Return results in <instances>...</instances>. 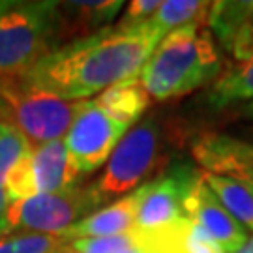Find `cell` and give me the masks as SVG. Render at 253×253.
I'll use <instances>...</instances> for the list:
<instances>
[{
  "label": "cell",
  "mask_w": 253,
  "mask_h": 253,
  "mask_svg": "<svg viewBox=\"0 0 253 253\" xmlns=\"http://www.w3.org/2000/svg\"><path fill=\"white\" fill-rule=\"evenodd\" d=\"M162 40L150 21L131 28L111 25L94 36L54 49L25 79L64 100H86L139 75Z\"/></svg>",
  "instance_id": "6da1fadb"
},
{
  "label": "cell",
  "mask_w": 253,
  "mask_h": 253,
  "mask_svg": "<svg viewBox=\"0 0 253 253\" xmlns=\"http://www.w3.org/2000/svg\"><path fill=\"white\" fill-rule=\"evenodd\" d=\"M221 75V56L203 25L169 32L146 60L139 79L150 98L167 101L197 90Z\"/></svg>",
  "instance_id": "7a4b0ae2"
},
{
  "label": "cell",
  "mask_w": 253,
  "mask_h": 253,
  "mask_svg": "<svg viewBox=\"0 0 253 253\" xmlns=\"http://www.w3.org/2000/svg\"><path fill=\"white\" fill-rule=\"evenodd\" d=\"M58 47L56 2L0 0V79L25 77Z\"/></svg>",
  "instance_id": "3957f363"
},
{
  "label": "cell",
  "mask_w": 253,
  "mask_h": 253,
  "mask_svg": "<svg viewBox=\"0 0 253 253\" xmlns=\"http://www.w3.org/2000/svg\"><path fill=\"white\" fill-rule=\"evenodd\" d=\"M86 100H64L25 79H0V124L15 127L28 146L64 141Z\"/></svg>",
  "instance_id": "277c9868"
},
{
  "label": "cell",
  "mask_w": 253,
  "mask_h": 253,
  "mask_svg": "<svg viewBox=\"0 0 253 253\" xmlns=\"http://www.w3.org/2000/svg\"><path fill=\"white\" fill-rule=\"evenodd\" d=\"M101 205L94 186H73L58 193H42L11 201L8 208V233L64 235L70 227L96 212Z\"/></svg>",
  "instance_id": "5b68a950"
},
{
  "label": "cell",
  "mask_w": 253,
  "mask_h": 253,
  "mask_svg": "<svg viewBox=\"0 0 253 253\" xmlns=\"http://www.w3.org/2000/svg\"><path fill=\"white\" fill-rule=\"evenodd\" d=\"M160 150V127L152 118L139 122L120 139L94 186L101 205L137 190L152 172Z\"/></svg>",
  "instance_id": "8992f818"
},
{
  "label": "cell",
  "mask_w": 253,
  "mask_h": 253,
  "mask_svg": "<svg viewBox=\"0 0 253 253\" xmlns=\"http://www.w3.org/2000/svg\"><path fill=\"white\" fill-rule=\"evenodd\" d=\"M81 176L79 167L64 141L30 146L9 172L4 190L9 201L27 199L42 193H58L75 186Z\"/></svg>",
  "instance_id": "52a82bcc"
},
{
  "label": "cell",
  "mask_w": 253,
  "mask_h": 253,
  "mask_svg": "<svg viewBox=\"0 0 253 253\" xmlns=\"http://www.w3.org/2000/svg\"><path fill=\"white\" fill-rule=\"evenodd\" d=\"M129 129L131 126L126 122L111 117L92 100H86L81 113L73 120L64 145L72 154L81 174H88L109 162L120 139Z\"/></svg>",
  "instance_id": "ba28073f"
},
{
  "label": "cell",
  "mask_w": 253,
  "mask_h": 253,
  "mask_svg": "<svg viewBox=\"0 0 253 253\" xmlns=\"http://www.w3.org/2000/svg\"><path fill=\"white\" fill-rule=\"evenodd\" d=\"M184 216L199 225L223 253H238L248 244V233L227 212L199 172L184 197Z\"/></svg>",
  "instance_id": "9c48e42d"
},
{
  "label": "cell",
  "mask_w": 253,
  "mask_h": 253,
  "mask_svg": "<svg viewBox=\"0 0 253 253\" xmlns=\"http://www.w3.org/2000/svg\"><path fill=\"white\" fill-rule=\"evenodd\" d=\"M197 176L199 172L191 171L190 167H178L158 180L148 182V190L137 212L135 229L148 231L186 217L184 197Z\"/></svg>",
  "instance_id": "30bf717a"
},
{
  "label": "cell",
  "mask_w": 253,
  "mask_h": 253,
  "mask_svg": "<svg viewBox=\"0 0 253 253\" xmlns=\"http://www.w3.org/2000/svg\"><path fill=\"white\" fill-rule=\"evenodd\" d=\"M205 172L253 184V145L221 133L201 135L191 146Z\"/></svg>",
  "instance_id": "8fae6325"
},
{
  "label": "cell",
  "mask_w": 253,
  "mask_h": 253,
  "mask_svg": "<svg viewBox=\"0 0 253 253\" xmlns=\"http://www.w3.org/2000/svg\"><path fill=\"white\" fill-rule=\"evenodd\" d=\"M146 190H148V182L141 184L137 190L117 199L115 203L92 212L90 216L70 227L62 236L70 242L77 238H105V236L126 235L131 229H135L137 212Z\"/></svg>",
  "instance_id": "7c38bea8"
},
{
  "label": "cell",
  "mask_w": 253,
  "mask_h": 253,
  "mask_svg": "<svg viewBox=\"0 0 253 253\" xmlns=\"http://www.w3.org/2000/svg\"><path fill=\"white\" fill-rule=\"evenodd\" d=\"M122 0H73L56 2L58 13V45L98 34L111 27L122 11Z\"/></svg>",
  "instance_id": "4fadbf2b"
},
{
  "label": "cell",
  "mask_w": 253,
  "mask_h": 253,
  "mask_svg": "<svg viewBox=\"0 0 253 253\" xmlns=\"http://www.w3.org/2000/svg\"><path fill=\"white\" fill-rule=\"evenodd\" d=\"M143 253H223L210 236L190 217L148 231L135 229Z\"/></svg>",
  "instance_id": "5bb4252c"
},
{
  "label": "cell",
  "mask_w": 253,
  "mask_h": 253,
  "mask_svg": "<svg viewBox=\"0 0 253 253\" xmlns=\"http://www.w3.org/2000/svg\"><path fill=\"white\" fill-rule=\"evenodd\" d=\"M92 101L103 111H107L111 117L118 118L133 127L150 105V94L146 92L139 75H135L109 86L107 90L98 94Z\"/></svg>",
  "instance_id": "9a60e30c"
},
{
  "label": "cell",
  "mask_w": 253,
  "mask_h": 253,
  "mask_svg": "<svg viewBox=\"0 0 253 253\" xmlns=\"http://www.w3.org/2000/svg\"><path fill=\"white\" fill-rule=\"evenodd\" d=\"M201 174L227 212L244 229L253 233V184L205 171Z\"/></svg>",
  "instance_id": "2e32d148"
},
{
  "label": "cell",
  "mask_w": 253,
  "mask_h": 253,
  "mask_svg": "<svg viewBox=\"0 0 253 253\" xmlns=\"http://www.w3.org/2000/svg\"><path fill=\"white\" fill-rule=\"evenodd\" d=\"M208 101L212 107H227L236 101L253 98V56L244 62H235L217 77L208 90Z\"/></svg>",
  "instance_id": "e0dca14e"
},
{
  "label": "cell",
  "mask_w": 253,
  "mask_h": 253,
  "mask_svg": "<svg viewBox=\"0 0 253 253\" xmlns=\"http://www.w3.org/2000/svg\"><path fill=\"white\" fill-rule=\"evenodd\" d=\"M210 8L212 2H203V0H165L160 4L150 23L165 38L172 30L188 25L205 27Z\"/></svg>",
  "instance_id": "ac0fdd59"
},
{
  "label": "cell",
  "mask_w": 253,
  "mask_h": 253,
  "mask_svg": "<svg viewBox=\"0 0 253 253\" xmlns=\"http://www.w3.org/2000/svg\"><path fill=\"white\" fill-rule=\"evenodd\" d=\"M250 21H253V2H212L207 25L225 49L231 38Z\"/></svg>",
  "instance_id": "d6986e66"
},
{
  "label": "cell",
  "mask_w": 253,
  "mask_h": 253,
  "mask_svg": "<svg viewBox=\"0 0 253 253\" xmlns=\"http://www.w3.org/2000/svg\"><path fill=\"white\" fill-rule=\"evenodd\" d=\"M58 253H143L135 229L126 235L105 238H77L70 240Z\"/></svg>",
  "instance_id": "ffe728a7"
},
{
  "label": "cell",
  "mask_w": 253,
  "mask_h": 253,
  "mask_svg": "<svg viewBox=\"0 0 253 253\" xmlns=\"http://www.w3.org/2000/svg\"><path fill=\"white\" fill-rule=\"evenodd\" d=\"M66 244L62 235L11 233L0 236V253H58Z\"/></svg>",
  "instance_id": "44dd1931"
},
{
  "label": "cell",
  "mask_w": 253,
  "mask_h": 253,
  "mask_svg": "<svg viewBox=\"0 0 253 253\" xmlns=\"http://www.w3.org/2000/svg\"><path fill=\"white\" fill-rule=\"evenodd\" d=\"M30 148L27 139L19 133L15 127L0 124V190H4L6 180L19 160Z\"/></svg>",
  "instance_id": "7402d4cb"
},
{
  "label": "cell",
  "mask_w": 253,
  "mask_h": 253,
  "mask_svg": "<svg viewBox=\"0 0 253 253\" xmlns=\"http://www.w3.org/2000/svg\"><path fill=\"white\" fill-rule=\"evenodd\" d=\"M160 0H133L127 4L124 15L118 19L115 25L122 28H131L139 27L146 21H150L154 17V13L160 8Z\"/></svg>",
  "instance_id": "603a6c76"
},
{
  "label": "cell",
  "mask_w": 253,
  "mask_h": 253,
  "mask_svg": "<svg viewBox=\"0 0 253 253\" xmlns=\"http://www.w3.org/2000/svg\"><path fill=\"white\" fill-rule=\"evenodd\" d=\"M9 203H11V201H9L6 190H0V236L9 235V233H8V221H6Z\"/></svg>",
  "instance_id": "cb8c5ba5"
},
{
  "label": "cell",
  "mask_w": 253,
  "mask_h": 253,
  "mask_svg": "<svg viewBox=\"0 0 253 253\" xmlns=\"http://www.w3.org/2000/svg\"><path fill=\"white\" fill-rule=\"evenodd\" d=\"M246 253H253V238L252 240H248V244H246Z\"/></svg>",
  "instance_id": "d4e9b609"
},
{
  "label": "cell",
  "mask_w": 253,
  "mask_h": 253,
  "mask_svg": "<svg viewBox=\"0 0 253 253\" xmlns=\"http://www.w3.org/2000/svg\"><path fill=\"white\" fill-rule=\"evenodd\" d=\"M238 253H246V246H244V248H242V250H240Z\"/></svg>",
  "instance_id": "484cf974"
}]
</instances>
